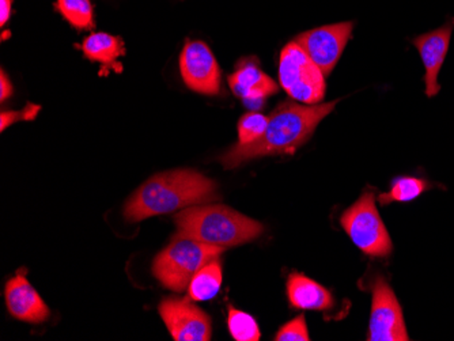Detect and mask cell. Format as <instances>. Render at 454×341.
I'll use <instances>...</instances> for the list:
<instances>
[{"label": "cell", "instance_id": "2", "mask_svg": "<svg viewBox=\"0 0 454 341\" xmlns=\"http://www.w3.org/2000/svg\"><path fill=\"white\" fill-rule=\"evenodd\" d=\"M218 185L191 169L160 173L137 188L124 205V218L140 222L152 216L175 213L196 205L215 202Z\"/></svg>", "mask_w": 454, "mask_h": 341}, {"label": "cell", "instance_id": "23", "mask_svg": "<svg viewBox=\"0 0 454 341\" xmlns=\"http://www.w3.org/2000/svg\"><path fill=\"white\" fill-rule=\"evenodd\" d=\"M12 96V85L10 82V79L7 78L6 73L2 70L0 73V99L2 103H4L6 99H9Z\"/></svg>", "mask_w": 454, "mask_h": 341}, {"label": "cell", "instance_id": "9", "mask_svg": "<svg viewBox=\"0 0 454 341\" xmlns=\"http://www.w3.org/2000/svg\"><path fill=\"white\" fill-rule=\"evenodd\" d=\"M353 30L354 22L326 25L301 33L295 43L312 58L324 75L328 76L338 65Z\"/></svg>", "mask_w": 454, "mask_h": 341}, {"label": "cell", "instance_id": "20", "mask_svg": "<svg viewBox=\"0 0 454 341\" xmlns=\"http://www.w3.org/2000/svg\"><path fill=\"white\" fill-rule=\"evenodd\" d=\"M268 126V117L259 112H247L239 121V143H252L259 139Z\"/></svg>", "mask_w": 454, "mask_h": 341}, {"label": "cell", "instance_id": "15", "mask_svg": "<svg viewBox=\"0 0 454 341\" xmlns=\"http://www.w3.org/2000/svg\"><path fill=\"white\" fill-rule=\"evenodd\" d=\"M221 260L215 259L196 272L188 286V297L195 302L210 300L218 294L222 286Z\"/></svg>", "mask_w": 454, "mask_h": 341}, {"label": "cell", "instance_id": "16", "mask_svg": "<svg viewBox=\"0 0 454 341\" xmlns=\"http://www.w3.org/2000/svg\"><path fill=\"white\" fill-rule=\"evenodd\" d=\"M82 50L91 62L112 65L124 53L121 40L108 33H94L85 38Z\"/></svg>", "mask_w": 454, "mask_h": 341}, {"label": "cell", "instance_id": "4", "mask_svg": "<svg viewBox=\"0 0 454 341\" xmlns=\"http://www.w3.org/2000/svg\"><path fill=\"white\" fill-rule=\"evenodd\" d=\"M223 248L208 245L192 238L177 236L160 251L153 261V275L160 283L175 292H183L199 269L219 259Z\"/></svg>", "mask_w": 454, "mask_h": 341}, {"label": "cell", "instance_id": "7", "mask_svg": "<svg viewBox=\"0 0 454 341\" xmlns=\"http://www.w3.org/2000/svg\"><path fill=\"white\" fill-rule=\"evenodd\" d=\"M373 294L367 341H408L402 306L387 279L377 275L370 283Z\"/></svg>", "mask_w": 454, "mask_h": 341}, {"label": "cell", "instance_id": "5", "mask_svg": "<svg viewBox=\"0 0 454 341\" xmlns=\"http://www.w3.org/2000/svg\"><path fill=\"white\" fill-rule=\"evenodd\" d=\"M279 82L290 98L305 105H317L325 97V75L295 42L280 53Z\"/></svg>", "mask_w": 454, "mask_h": 341}, {"label": "cell", "instance_id": "18", "mask_svg": "<svg viewBox=\"0 0 454 341\" xmlns=\"http://www.w3.org/2000/svg\"><path fill=\"white\" fill-rule=\"evenodd\" d=\"M55 7L75 29H93L94 12L90 0H58Z\"/></svg>", "mask_w": 454, "mask_h": 341}, {"label": "cell", "instance_id": "11", "mask_svg": "<svg viewBox=\"0 0 454 341\" xmlns=\"http://www.w3.org/2000/svg\"><path fill=\"white\" fill-rule=\"evenodd\" d=\"M454 29V19L441 27L440 29L426 33L412 40V44L419 52L423 66L426 68L425 85L426 96L434 97L440 91L438 83L441 67L445 62L446 53L450 44L451 33Z\"/></svg>", "mask_w": 454, "mask_h": 341}, {"label": "cell", "instance_id": "21", "mask_svg": "<svg viewBox=\"0 0 454 341\" xmlns=\"http://www.w3.org/2000/svg\"><path fill=\"white\" fill-rule=\"evenodd\" d=\"M277 341H309L310 336L308 332L305 315H298L294 320L280 328L279 332L275 336Z\"/></svg>", "mask_w": 454, "mask_h": 341}, {"label": "cell", "instance_id": "17", "mask_svg": "<svg viewBox=\"0 0 454 341\" xmlns=\"http://www.w3.org/2000/svg\"><path fill=\"white\" fill-rule=\"evenodd\" d=\"M431 184L423 178L418 177H399L392 182L389 192L379 195V202L381 205H387L390 203L412 202L419 198L426 190H431Z\"/></svg>", "mask_w": 454, "mask_h": 341}, {"label": "cell", "instance_id": "12", "mask_svg": "<svg viewBox=\"0 0 454 341\" xmlns=\"http://www.w3.org/2000/svg\"><path fill=\"white\" fill-rule=\"evenodd\" d=\"M227 82L234 96L239 97L247 105L254 106L256 109L260 103H264L267 97L274 96L279 91V86L274 79L260 70L254 58L242 60L236 73L229 76Z\"/></svg>", "mask_w": 454, "mask_h": 341}, {"label": "cell", "instance_id": "6", "mask_svg": "<svg viewBox=\"0 0 454 341\" xmlns=\"http://www.w3.org/2000/svg\"><path fill=\"white\" fill-rule=\"evenodd\" d=\"M340 223L354 245L366 256L387 257L394 251L392 239L377 210L374 193H364L358 202L344 211Z\"/></svg>", "mask_w": 454, "mask_h": 341}, {"label": "cell", "instance_id": "14", "mask_svg": "<svg viewBox=\"0 0 454 341\" xmlns=\"http://www.w3.org/2000/svg\"><path fill=\"white\" fill-rule=\"evenodd\" d=\"M287 297L295 309L324 312L335 305L333 294L325 287L297 272L288 276Z\"/></svg>", "mask_w": 454, "mask_h": 341}, {"label": "cell", "instance_id": "1", "mask_svg": "<svg viewBox=\"0 0 454 341\" xmlns=\"http://www.w3.org/2000/svg\"><path fill=\"white\" fill-rule=\"evenodd\" d=\"M338 105V101L301 105L292 99L280 103L268 117L264 134L252 143L234 144L219 157L226 170L236 169L247 160L272 155H293L315 134L318 124Z\"/></svg>", "mask_w": 454, "mask_h": 341}, {"label": "cell", "instance_id": "3", "mask_svg": "<svg viewBox=\"0 0 454 341\" xmlns=\"http://www.w3.org/2000/svg\"><path fill=\"white\" fill-rule=\"evenodd\" d=\"M177 236L196 239L219 248L252 243L264 226L226 205H192L175 215Z\"/></svg>", "mask_w": 454, "mask_h": 341}, {"label": "cell", "instance_id": "22", "mask_svg": "<svg viewBox=\"0 0 454 341\" xmlns=\"http://www.w3.org/2000/svg\"><path fill=\"white\" fill-rule=\"evenodd\" d=\"M41 111L40 106L35 104H27L22 111L2 112L0 114V129L4 131L7 127L12 126L17 121H32L37 117L38 112Z\"/></svg>", "mask_w": 454, "mask_h": 341}, {"label": "cell", "instance_id": "13", "mask_svg": "<svg viewBox=\"0 0 454 341\" xmlns=\"http://www.w3.org/2000/svg\"><path fill=\"white\" fill-rule=\"evenodd\" d=\"M4 297L10 314L17 320L41 324L50 318V309L24 275H17L7 282Z\"/></svg>", "mask_w": 454, "mask_h": 341}, {"label": "cell", "instance_id": "24", "mask_svg": "<svg viewBox=\"0 0 454 341\" xmlns=\"http://www.w3.org/2000/svg\"><path fill=\"white\" fill-rule=\"evenodd\" d=\"M12 17V0H0V25L4 27Z\"/></svg>", "mask_w": 454, "mask_h": 341}, {"label": "cell", "instance_id": "8", "mask_svg": "<svg viewBox=\"0 0 454 341\" xmlns=\"http://www.w3.org/2000/svg\"><path fill=\"white\" fill-rule=\"evenodd\" d=\"M191 300L190 297L163 299L160 305V318L175 340H211L213 324L210 315Z\"/></svg>", "mask_w": 454, "mask_h": 341}, {"label": "cell", "instance_id": "10", "mask_svg": "<svg viewBox=\"0 0 454 341\" xmlns=\"http://www.w3.org/2000/svg\"><path fill=\"white\" fill-rule=\"evenodd\" d=\"M180 71L191 90L206 96H216L221 91V67L206 43L185 44L180 56Z\"/></svg>", "mask_w": 454, "mask_h": 341}, {"label": "cell", "instance_id": "19", "mask_svg": "<svg viewBox=\"0 0 454 341\" xmlns=\"http://www.w3.org/2000/svg\"><path fill=\"white\" fill-rule=\"evenodd\" d=\"M227 327L236 341H259L262 337V332L254 318L247 313L234 309L233 306L229 307Z\"/></svg>", "mask_w": 454, "mask_h": 341}]
</instances>
